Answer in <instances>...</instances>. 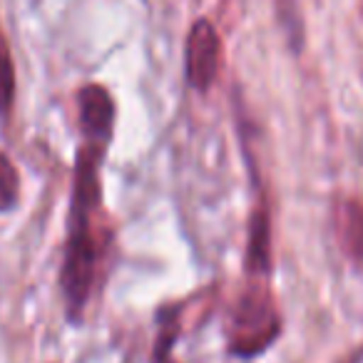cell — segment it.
Here are the masks:
<instances>
[{"mask_svg": "<svg viewBox=\"0 0 363 363\" xmlns=\"http://www.w3.org/2000/svg\"><path fill=\"white\" fill-rule=\"evenodd\" d=\"M174 336H177L174 321L164 323V326H162V333H160V343H157V351H155V363H174V361H172V356H169L172 343H174Z\"/></svg>", "mask_w": 363, "mask_h": 363, "instance_id": "9", "label": "cell"}, {"mask_svg": "<svg viewBox=\"0 0 363 363\" xmlns=\"http://www.w3.org/2000/svg\"><path fill=\"white\" fill-rule=\"evenodd\" d=\"M18 192H21V179H18V169L11 162V157L0 152V212H11L18 202Z\"/></svg>", "mask_w": 363, "mask_h": 363, "instance_id": "8", "label": "cell"}, {"mask_svg": "<svg viewBox=\"0 0 363 363\" xmlns=\"http://www.w3.org/2000/svg\"><path fill=\"white\" fill-rule=\"evenodd\" d=\"M269 214L264 209L254 212L252 227H249V249H247V267L252 274L269 272Z\"/></svg>", "mask_w": 363, "mask_h": 363, "instance_id": "5", "label": "cell"}, {"mask_svg": "<svg viewBox=\"0 0 363 363\" xmlns=\"http://www.w3.org/2000/svg\"><path fill=\"white\" fill-rule=\"evenodd\" d=\"M77 105H80V125L85 140L90 145L107 147L112 135V120H115L110 92L102 85H85L77 95Z\"/></svg>", "mask_w": 363, "mask_h": 363, "instance_id": "4", "label": "cell"}, {"mask_svg": "<svg viewBox=\"0 0 363 363\" xmlns=\"http://www.w3.org/2000/svg\"><path fill=\"white\" fill-rule=\"evenodd\" d=\"M187 80L194 90H209L219 70V35L209 21H197L187 35L184 48Z\"/></svg>", "mask_w": 363, "mask_h": 363, "instance_id": "3", "label": "cell"}, {"mask_svg": "<svg viewBox=\"0 0 363 363\" xmlns=\"http://www.w3.org/2000/svg\"><path fill=\"white\" fill-rule=\"evenodd\" d=\"M97 207H100V177L92 172H77L72 184L70 234H67L65 264L60 274L62 294L72 318L82 313L95 281L100 249L92 232V217Z\"/></svg>", "mask_w": 363, "mask_h": 363, "instance_id": "1", "label": "cell"}, {"mask_svg": "<svg viewBox=\"0 0 363 363\" xmlns=\"http://www.w3.org/2000/svg\"><path fill=\"white\" fill-rule=\"evenodd\" d=\"M341 232L348 252L353 257H363V204H341Z\"/></svg>", "mask_w": 363, "mask_h": 363, "instance_id": "6", "label": "cell"}, {"mask_svg": "<svg viewBox=\"0 0 363 363\" xmlns=\"http://www.w3.org/2000/svg\"><path fill=\"white\" fill-rule=\"evenodd\" d=\"M279 333V316L264 289H249L239 301L229 328V341L237 356H257Z\"/></svg>", "mask_w": 363, "mask_h": 363, "instance_id": "2", "label": "cell"}, {"mask_svg": "<svg viewBox=\"0 0 363 363\" xmlns=\"http://www.w3.org/2000/svg\"><path fill=\"white\" fill-rule=\"evenodd\" d=\"M16 97V67H13L11 48L0 33V115H6Z\"/></svg>", "mask_w": 363, "mask_h": 363, "instance_id": "7", "label": "cell"}]
</instances>
